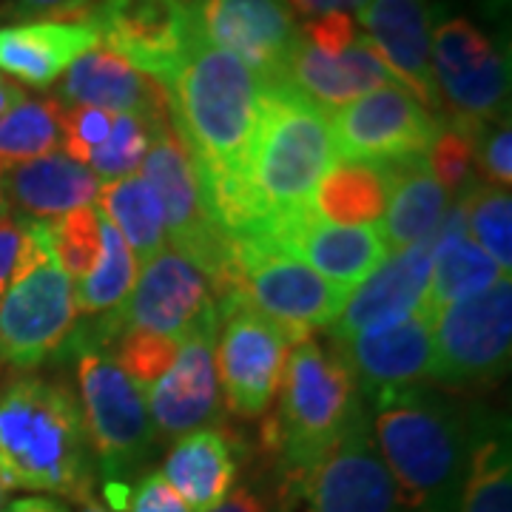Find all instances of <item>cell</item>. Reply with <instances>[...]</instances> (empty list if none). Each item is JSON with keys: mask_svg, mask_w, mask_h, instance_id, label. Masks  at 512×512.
<instances>
[{"mask_svg": "<svg viewBox=\"0 0 512 512\" xmlns=\"http://www.w3.org/2000/svg\"><path fill=\"white\" fill-rule=\"evenodd\" d=\"M100 234L103 251L92 268V274L80 279L74 291V308L83 316H100L123 305L137 279V259L128 251L126 239L117 234V228L100 214Z\"/></svg>", "mask_w": 512, "mask_h": 512, "instance_id": "cell-33", "label": "cell"}, {"mask_svg": "<svg viewBox=\"0 0 512 512\" xmlns=\"http://www.w3.org/2000/svg\"><path fill=\"white\" fill-rule=\"evenodd\" d=\"M367 0H288L291 12H299L302 18H322V15H350L359 12Z\"/></svg>", "mask_w": 512, "mask_h": 512, "instance_id": "cell-46", "label": "cell"}, {"mask_svg": "<svg viewBox=\"0 0 512 512\" xmlns=\"http://www.w3.org/2000/svg\"><path fill=\"white\" fill-rule=\"evenodd\" d=\"M276 399L279 410L265 421L262 441L279 461L282 478L311 470L365 416V399L333 339L308 336L293 345Z\"/></svg>", "mask_w": 512, "mask_h": 512, "instance_id": "cell-5", "label": "cell"}, {"mask_svg": "<svg viewBox=\"0 0 512 512\" xmlns=\"http://www.w3.org/2000/svg\"><path fill=\"white\" fill-rule=\"evenodd\" d=\"M0 512H3V484H0Z\"/></svg>", "mask_w": 512, "mask_h": 512, "instance_id": "cell-53", "label": "cell"}, {"mask_svg": "<svg viewBox=\"0 0 512 512\" xmlns=\"http://www.w3.org/2000/svg\"><path fill=\"white\" fill-rule=\"evenodd\" d=\"M467 234L476 237L484 254L510 276L512 268V197L510 188L476 183L461 194Z\"/></svg>", "mask_w": 512, "mask_h": 512, "instance_id": "cell-35", "label": "cell"}, {"mask_svg": "<svg viewBox=\"0 0 512 512\" xmlns=\"http://www.w3.org/2000/svg\"><path fill=\"white\" fill-rule=\"evenodd\" d=\"M282 512H399L367 416L356 419L311 470L279 484Z\"/></svg>", "mask_w": 512, "mask_h": 512, "instance_id": "cell-11", "label": "cell"}, {"mask_svg": "<svg viewBox=\"0 0 512 512\" xmlns=\"http://www.w3.org/2000/svg\"><path fill=\"white\" fill-rule=\"evenodd\" d=\"M302 37L311 43L313 49L325 55H342L350 43L359 37L350 15H322V18L308 20L302 26Z\"/></svg>", "mask_w": 512, "mask_h": 512, "instance_id": "cell-43", "label": "cell"}, {"mask_svg": "<svg viewBox=\"0 0 512 512\" xmlns=\"http://www.w3.org/2000/svg\"><path fill=\"white\" fill-rule=\"evenodd\" d=\"M23 97H26V92L20 86H15L12 80H6L3 72H0V117L12 109V106H18Z\"/></svg>", "mask_w": 512, "mask_h": 512, "instance_id": "cell-49", "label": "cell"}, {"mask_svg": "<svg viewBox=\"0 0 512 512\" xmlns=\"http://www.w3.org/2000/svg\"><path fill=\"white\" fill-rule=\"evenodd\" d=\"M94 46H100V29L92 12L63 20H23L0 29V72L46 89Z\"/></svg>", "mask_w": 512, "mask_h": 512, "instance_id": "cell-23", "label": "cell"}, {"mask_svg": "<svg viewBox=\"0 0 512 512\" xmlns=\"http://www.w3.org/2000/svg\"><path fill=\"white\" fill-rule=\"evenodd\" d=\"M441 120L402 86H384L333 111L336 154L353 163L393 165L424 157Z\"/></svg>", "mask_w": 512, "mask_h": 512, "instance_id": "cell-14", "label": "cell"}, {"mask_svg": "<svg viewBox=\"0 0 512 512\" xmlns=\"http://www.w3.org/2000/svg\"><path fill=\"white\" fill-rule=\"evenodd\" d=\"M151 134H154V117L114 114V126H111L106 143L89 157L92 171L100 177V183L103 180L114 183V180L131 177L146 160Z\"/></svg>", "mask_w": 512, "mask_h": 512, "instance_id": "cell-39", "label": "cell"}, {"mask_svg": "<svg viewBox=\"0 0 512 512\" xmlns=\"http://www.w3.org/2000/svg\"><path fill=\"white\" fill-rule=\"evenodd\" d=\"M74 288L52 251L49 220H26L18 271L0 296V365L32 370L72 342Z\"/></svg>", "mask_w": 512, "mask_h": 512, "instance_id": "cell-6", "label": "cell"}, {"mask_svg": "<svg viewBox=\"0 0 512 512\" xmlns=\"http://www.w3.org/2000/svg\"><path fill=\"white\" fill-rule=\"evenodd\" d=\"M436 382L484 384L507 373L512 353V282L447 305L433 316Z\"/></svg>", "mask_w": 512, "mask_h": 512, "instance_id": "cell-13", "label": "cell"}, {"mask_svg": "<svg viewBox=\"0 0 512 512\" xmlns=\"http://www.w3.org/2000/svg\"><path fill=\"white\" fill-rule=\"evenodd\" d=\"M217 316H222V330L214 362L225 404L234 416L259 419L279 396L296 339L251 308L239 293L220 299Z\"/></svg>", "mask_w": 512, "mask_h": 512, "instance_id": "cell-10", "label": "cell"}, {"mask_svg": "<svg viewBox=\"0 0 512 512\" xmlns=\"http://www.w3.org/2000/svg\"><path fill=\"white\" fill-rule=\"evenodd\" d=\"M285 80L325 111L342 109L384 86H399L365 35L356 37L342 55H325L302 37L293 49Z\"/></svg>", "mask_w": 512, "mask_h": 512, "instance_id": "cell-24", "label": "cell"}, {"mask_svg": "<svg viewBox=\"0 0 512 512\" xmlns=\"http://www.w3.org/2000/svg\"><path fill=\"white\" fill-rule=\"evenodd\" d=\"M202 40L239 57L262 83L285 80L302 40L288 0H185Z\"/></svg>", "mask_w": 512, "mask_h": 512, "instance_id": "cell-16", "label": "cell"}, {"mask_svg": "<svg viewBox=\"0 0 512 512\" xmlns=\"http://www.w3.org/2000/svg\"><path fill=\"white\" fill-rule=\"evenodd\" d=\"M373 404L370 433L393 478L399 512H458L470 461V419L427 384Z\"/></svg>", "mask_w": 512, "mask_h": 512, "instance_id": "cell-3", "label": "cell"}, {"mask_svg": "<svg viewBox=\"0 0 512 512\" xmlns=\"http://www.w3.org/2000/svg\"><path fill=\"white\" fill-rule=\"evenodd\" d=\"M345 356L362 399L379 402L390 393L436 379L433 313L419 311L396 325L356 333L336 342Z\"/></svg>", "mask_w": 512, "mask_h": 512, "instance_id": "cell-19", "label": "cell"}, {"mask_svg": "<svg viewBox=\"0 0 512 512\" xmlns=\"http://www.w3.org/2000/svg\"><path fill=\"white\" fill-rule=\"evenodd\" d=\"M23 242H26V220H15L9 214L0 217V296L18 271Z\"/></svg>", "mask_w": 512, "mask_h": 512, "instance_id": "cell-44", "label": "cell"}, {"mask_svg": "<svg viewBox=\"0 0 512 512\" xmlns=\"http://www.w3.org/2000/svg\"><path fill=\"white\" fill-rule=\"evenodd\" d=\"M63 146L60 134V103L57 100H29L0 117V165L29 163L37 157L55 154Z\"/></svg>", "mask_w": 512, "mask_h": 512, "instance_id": "cell-34", "label": "cell"}, {"mask_svg": "<svg viewBox=\"0 0 512 512\" xmlns=\"http://www.w3.org/2000/svg\"><path fill=\"white\" fill-rule=\"evenodd\" d=\"M114 114L92 106H63L60 103V134H63V148L66 157L74 163H89L97 148L106 143Z\"/></svg>", "mask_w": 512, "mask_h": 512, "instance_id": "cell-40", "label": "cell"}, {"mask_svg": "<svg viewBox=\"0 0 512 512\" xmlns=\"http://www.w3.org/2000/svg\"><path fill=\"white\" fill-rule=\"evenodd\" d=\"M9 512H69L63 504H57L52 498H20L15 501Z\"/></svg>", "mask_w": 512, "mask_h": 512, "instance_id": "cell-48", "label": "cell"}, {"mask_svg": "<svg viewBox=\"0 0 512 512\" xmlns=\"http://www.w3.org/2000/svg\"><path fill=\"white\" fill-rule=\"evenodd\" d=\"M430 66L447 120L481 128L507 117L510 57L467 18H444L433 29Z\"/></svg>", "mask_w": 512, "mask_h": 512, "instance_id": "cell-12", "label": "cell"}, {"mask_svg": "<svg viewBox=\"0 0 512 512\" xmlns=\"http://www.w3.org/2000/svg\"><path fill=\"white\" fill-rule=\"evenodd\" d=\"M6 197H3V165H0V217H6Z\"/></svg>", "mask_w": 512, "mask_h": 512, "instance_id": "cell-52", "label": "cell"}, {"mask_svg": "<svg viewBox=\"0 0 512 512\" xmlns=\"http://www.w3.org/2000/svg\"><path fill=\"white\" fill-rule=\"evenodd\" d=\"M140 168L143 180L154 188L163 205L165 237L171 242V251L188 259L202 276L211 279L217 299L231 296V239L208 205L197 165L185 151L183 140L177 137L168 109L154 117L151 146Z\"/></svg>", "mask_w": 512, "mask_h": 512, "instance_id": "cell-7", "label": "cell"}, {"mask_svg": "<svg viewBox=\"0 0 512 512\" xmlns=\"http://www.w3.org/2000/svg\"><path fill=\"white\" fill-rule=\"evenodd\" d=\"M262 242L302 259L316 274L345 291H353L387 256L379 225H330L319 220L313 208L282 220Z\"/></svg>", "mask_w": 512, "mask_h": 512, "instance_id": "cell-22", "label": "cell"}, {"mask_svg": "<svg viewBox=\"0 0 512 512\" xmlns=\"http://www.w3.org/2000/svg\"><path fill=\"white\" fill-rule=\"evenodd\" d=\"M0 484L92 501L94 458L80 402L63 382L20 376L0 393Z\"/></svg>", "mask_w": 512, "mask_h": 512, "instance_id": "cell-4", "label": "cell"}, {"mask_svg": "<svg viewBox=\"0 0 512 512\" xmlns=\"http://www.w3.org/2000/svg\"><path fill=\"white\" fill-rule=\"evenodd\" d=\"M18 18L63 20L92 12V0H9Z\"/></svg>", "mask_w": 512, "mask_h": 512, "instance_id": "cell-45", "label": "cell"}, {"mask_svg": "<svg viewBox=\"0 0 512 512\" xmlns=\"http://www.w3.org/2000/svg\"><path fill=\"white\" fill-rule=\"evenodd\" d=\"M237 470V453L231 441L214 427H200L171 447L165 456L163 478L191 512H205L234 490Z\"/></svg>", "mask_w": 512, "mask_h": 512, "instance_id": "cell-28", "label": "cell"}, {"mask_svg": "<svg viewBox=\"0 0 512 512\" xmlns=\"http://www.w3.org/2000/svg\"><path fill=\"white\" fill-rule=\"evenodd\" d=\"M106 220L126 239L128 251L146 265L165 248L163 205L143 177H123L100 188V208Z\"/></svg>", "mask_w": 512, "mask_h": 512, "instance_id": "cell-32", "label": "cell"}, {"mask_svg": "<svg viewBox=\"0 0 512 512\" xmlns=\"http://www.w3.org/2000/svg\"><path fill=\"white\" fill-rule=\"evenodd\" d=\"M205 512H271V504L251 487H237L225 495L217 507Z\"/></svg>", "mask_w": 512, "mask_h": 512, "instance_id": "cell-47", "label": "cell"}, {"mask_svg": "<svg viewBox=\"0 0 512 512\" xmlns=\"http://www.w3.org/2000/svg\"><path fill=\"white\" fill-rule=\"evenodd\" d=\"M80 512H109V510H106L103 504H97V501L92 498V501H86V504H83V510Z\"/></svg>", "mask_w": 512, "mask_h": 512, "instance_id": "cell-51", "label": "cell"}, {"mask_svg": "<svg viewBox=\"0 0 512 512\" xmlns=\"http://www.w3.org/2000/svg\"><path fill=\"white\" fill-rule=\"evenodd\" d=\"M103 345L111 348V362L120 367L140 390H146L163 376L168 367L174 365L177 350H180V339H171V336L154 333V330L123 328L111 333Z\"/></svg>", "mask_w": 512, "mask_h": 512, "instance_id": "cell-36", "label": "cell"}, {"mask_svg": "<svg viewBox=\"0 0 512 512\" xmlns=\"http://www.w3.org/2000/svg\"><path fill=\"white\" fill-rule=\"evenodd\" d=\"M336 157L328 111L288 80H274L262 89V117L242 183L205 197L231 242L268 239L279 222L311 208Z\"/></svg>", "mask_w": 512, "mask_h": 512, "instance_id": "cell-1", "label": "cell"}, {"mask_svg": "<svg viewBox=\"0 0 512 512\" xmlns=\"http://www.w3.org/2000/svg\"><path fill=\"white\" fill-rule=\"evenodd\" d=\"M49 231H52V251L60 271L69 279H83L86 274H92L103 251L100 211L92 205L74 208L57 220H49Z\"/></svg>", "mask_w": 512, "mask_h": 512, "instance_id": "cell-38", "label": "cell"}, {"mask_svg": "<svg viewBox=\"0 0 512 512\" xmlns=\"http://www.w3.org/2000/svg\"><path fill=\"white\" fill-rule=\"evenodd\" d=\"M217 328H220L217 311L202 316L180 339L174 365L143 390L157 439H183L214 419L220 402V382L214 362Z\"/></svg>", "mask_w": 512, "mask_h": 512, "instance_id": "cell-18", "label": "cell"}, {"mask_svg": "<svg viewBox=\"0 0 512 512\" xmlns=\"http://www.w3.org/2000/svg\"><path fill=\"white\" fill-rule=\"evenodd\" d=\"M92 18L111 52L163 86L197 37L185 0H103Z\"/></svg>", "mask_w": 512, "mask_h": 512, "instance_id": "cell-17", "label": "cell"}, {"mask_svg": "<svg viewBox=\"0 0 512 512\" xmlns=\"http://www.w3.org/2000/svg\"><path fill=\"white\" fill-rule=\"evenodd\" d=\"M217 311L208 279L180 254L163 248L151 256L120 308L97 322L94 336L83 345H103L111 333L123 328H143L163 333L171 339H183L202 316Z\"/></svg>", "mask_w": 512, "mask_h": 512, "instance_id": "cell-15", "label": "cell"}, {"mask_svg": "<svg viewBox=\"0 0 512 512\" xmlns=\"http://www.w3.org/2000/svg\"><path fill=\"white\" fill-rule=\"evenodd\" d=\"M359 23L390 77L424 109H439L430 66L433 0H367L359 9Z\"/></svg>", "mask_w": 512, "mask_h": 512, "instance_id": "cell-21", "label": "cell"}, {"mask_svg": "<svg viewBox=\"0 0 512 512\" xmlns=\"http://www.w3.org/2000/svg\"><path fill=\"white\" fill-rule=\"evenodd\" d=\"M450 197L433 174L427 171L424 157L393 163V188L379 231L384 245L404 251L436 237L439 225L447 217Z\"/></svg>", "mask_w": 512, "mask_h": 512, "instance_id": "cell-29", "label": "cell"}, {"mask_svg": "<svg viewBox=\"0 0 512 512\" xmlns=\"http://www.w3.org/2000/svg\"><path fill=\"white\" fill-rule=\"evenodd\" d=\"M476 177L478 183L510 188L512 183V128L510 114L476 131Z\"/></svg>", "mask_w": 512, "mask_h": 512, "instance_id": "cell-41", "label": "cell"}, {"mask_svg": "<svg viewBox=\"0 0 512 512\" xmlns=\"http://www.w3.org/2000/svg\"><path fill=\"white\" fill-rule=\"evenodd\" d=\"M262 89L265 83L239 57L200 35L168 77V114L205 194L242 183L262 117Z\"/></svg>", "mask_w": 512, "mask_h": 512, "instance_id": "cell-2", "label": "cell"}, {"mask_svg": "<svg viewBox=\"0 0 512 512\" xmlns=\"http://www.w3.org/2000/svg\"><path fill=\"white\" fill-rule=\"evenodd\" d=\"M507 3H510V0H484V6H487L490 15H498L501 9H507Z\"/></svg>", "mask_w": 512, "mask_h": 512, "instance_id": "cell-50", "label": "cell"}, {"mask_svg": "<svg viewBox=\"0 0 512 512\" xmlns=\"http://www.w3.org/2000/svg\"><path fill=\"white\" fill-rule=\"evenodd\" d=\"M433 245L421 242L393 251L348 293L339 316L330 322V339L345 342L356 333L396 325L413 313L427 311Z\"/></svg>", "mask_w": 512, "mask_h": 512, "instance_id": "cell-20", "label": "cell"}, {"mask_svg": "<svg viewBox=\"0 0 512 512\" xmlns=\"http://www.w3.org/2000/svg\"><path fill=\"white\" fill-rule=\"evenodd\" d=\"M100 177L66 154H46L3 168V197L37 220H57L100 197Z\"/></svg>", "mask_w": 512, "mask_h": 512, "instance_id": "cell-26", "label": "cell"}, {"mask_svg": "<svg viewBox=\"0 0 512 512\" xmlns=\"http://www.w3.org/2000/svg\"><path fill=\"white\" fill-rule=\"evenodd\" d=\"M430 285H427V311H444L447 305H456L461 299H470L476 293L493 288L504 279V271L495 265L476 239L467 234L464 208H447V217L439 225L436 237L430 239Z\"/></svg>", "mask_w": 512, "mask_h": 512, "instance_id": "cell-27", "label": "cell"}, {"mask_svg": "<svg viewBox=\"0 0 512 512\" xmlns=\"http://www.w3.org/2000/svg\"><path fill=\"white\" fill-rule=\"evenodd\" d=\"M476 131L453 120H441L433 143L424 154L427 171L447 191V197L467 194L478 183L476 177Z\"/></svg>", "mask_w": 512, "mask_h": 512, "instance_id": "cell-37", "label": "cell"}, {"mask_svg": "<svg viewBox=\"0 0 512 512\" xmlns=\"http://www.w3.org/2000/svg\"><path fill=\"white\" fill-rule=\"evenodd\" d=\"M470 461L458 512H512V444L507 419L473 413Z\"/></svg>", "mask_w": 512, "mask_h": 512, "instance_id": "cell-31", "label": "cell"}, {"mask_svg": "<svg viewBox=\"0 0 512 512\" xmlns=\"http://www.w3.org/2000/svg\"><path fill=\"white\" fill-rule=\"evenodd\" d=\"M231 293H239L251 308L268 316L296 342L330 328L348 293L328 282L302 259L279 251L262 239H237Z\"/></svg>", "mask_w": 512, "mask_h": 512, "instance_id": "cell-9", "label": "cell"}, {"mask_svg": "<svg viewBox=\"0 0 512 512\" xmlns=\"http://www.w3.org/2000/svg\"><path fill=\"white\" fill-rule=\"evenodd\" d=\"M393 188V165L339 160L311 197L313 214L330 225H379Z\"/></svg>", "mask_w": 512, "mask_h": 512, "instance_id": "cell-30", "label": "cell"}, {"mask_svg": "<svg viewBox=\"0 0 512 512\" xmlns=\"http://www.w3.org/2000/svg\"><path fill=\"white\" fill-rule=\"evenodd\" d=\"M77 387L94 470L103 476V487H131L128 478L137 476L157 444L146 393L111 362L106 350L94 345L80 348Z\"/></svg>", "mask_w": 512, "mask_h": 512, "instance_id": "cell-8", "label": "cell"}, {"mask_svg": "<svg viewBox=\"0 0 512 512\" xmlns=\"http://www.w3.org/2000/svg\"><path fill=\"white\" fill-rule=\"evenodd\" d=\"M126 512H191V507L174 493L163 473H146L131 487Z\"/></svg>", "mask_w": 512, "mask_h": 512, "instance_id": "cell-42", "label": "cell"}, {"mask_svg": "<svg viewBox=\"0 0 512 512\" xmlns=\"http://www.w3.org/2000/svg\"><path fill=\"white\" fill-rule=\"evenodd\" d=\"M57 103L140 117H157L160 111L168 109L160 83L137 72L128 60L106 46H94L92 52L74 60L60 86Z\"/></svg>", "mask_w": 512, "mask_h": 512, "instance_id": "cell-25", "label": "cell"}]
</instances>
